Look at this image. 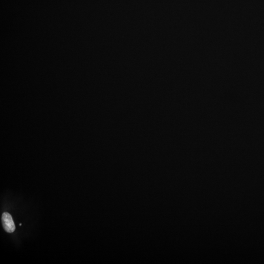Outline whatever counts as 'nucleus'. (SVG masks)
<instances>
[{
  "label": "nucleus",
  "mask_w": 264,
  "mask_h": 264,
  "mask_svg": "<svg viewBox=\"0 0 264 264\" xmlns=\"http://www.w3.org/2000/svg\"><path fill=\"white\" fill-rule=\"evenodd\" d=\"M2 222L3 229L8 233H12L15 230V225L10 214L3 213L2 215Z\"/></svg>",
  "instance_id": "obj_1"
}]
</instances>
